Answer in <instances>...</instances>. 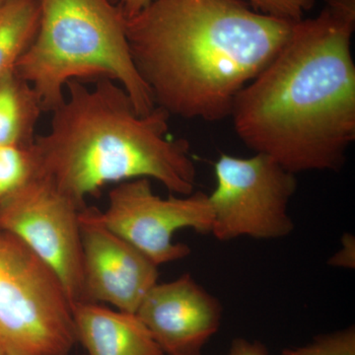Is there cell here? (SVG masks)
Here are the masks:
<instances>
[{"label": "cell", "mask_w": 355, "mask_h": 355, "mask_svg": "<svg viewBox=\"0 0 355 355\" xmlns=\"http://www.w3.org/2000/svg\"><path fill=\"white\" fill-rule=\"evenodd\" d=\"M33 170L30 147L0 146V202L23 186Z\"/></svg>", "instance_id": "5bb4252c"}, {"label": "cell", "mask_w": 355, "mask_h": 355, "mask_svg": "<svg viewBox=\"0 0 355 355\" xmlns=\"http://www.w3.org/2000/svg\"><path fill=\"white\" fill-rule=\"evenodd\" d=\"M89 216L137 248L155 265L182 260L191 254L183 243L173 241L175 233L191 228L210 233L212 210L209 195L193 191L188 196L163 198L156 195L150 180H130L110 191L108 207H87Z\"/></svg>", "instance_id": "ba28073f"}, {"label": "cell", "mask_w": 355, "mask_h": 355, "mask_svg": "<svg viewBox=\"0 0 355 355\" xmlns=\"http://www.w3.org/2000/svg\"><path fill=\"white\" fill-rule=\"evenodd\" d=\"M294 23L244 0H153L125 18V32L155 107L218 121L229 118L238 93L277 55Z\"/></svg>", "instance_id": "7a4b0ae2"}, {"label": "cell", "mask_w": 355, "mask_h": 355, "mask_svg": "<svg viewBox=\"0 0 355 355\" xmlns=\"http://www.w3.org/2000/svg\"><path fill=\"white\" fill-rule=\"evenodd\" d=\"M83 209L34 170L23 186L0 202V229L50 266L72 307L83 301Z\"/></svg>", "instance_id": "52a82bcc"}, {"label": "cell", "mask_w": 355, "mask_h": 355, "mask_svg": "<svg viewBox=\"0 0 355 355\" xmlns=\"http://www.w3.org/2000/svg\"><path fill=\"white\" fill-rule=\"evenodd\" d=\"M113 1L114 2V3L118 4V0H113Z\"/></svg>", "instance_id": "603a6c76"}, {"label": "cell", "mask_w": 355, "mask_h": 355, "mask_svg": "<svg viewBox=\"0 0 355 355\" xmlns=\"http://www.w3.org/2000/svg\"><path fill=\"white\" fill-rule=\"evenodd\" d=\"M50 130L30 146L34 172L85 209L86 198L112 183L155 180L176 196L195 191L197 169L188 142L170 139V114L155 107L137 112L111 79L67 84L64 102L51 112Z\"/></svg>", "instance_id": "3957f363"}, {"label": "cell", "mask_w": 355, "mask_h": 355, "mask_svg": "<svg viewBox=\"0 0 355 355\" xmlns=\"http://www.w3.org/2000/svg\"><path fill=\"white\" fill-rule=\"evenodd\" d=\"M38 95L15 70L0 79V146L30 147L43 113Z\"/></svg>", "instance_id": "7c38bea8"}, {"label": "cell", "mask_w": 355, "mask_h": 355, "mask_svg": "<svg viewBox=\"0 0 355 355\" xmlns=\"http://www.w3.org/2000/svg\"><path fill=\"white\" fill-rule=\"evenodd\" d=\"M329 265L336 268H349L355 266V238L352 234H345L342 238V248L329 260Z\"/></svg>", "instance_id": "e0dca14e"}, {"label": "cell", "mask_w": 355, "mask_h": 355, "mask_svg": "<svg viewBox=\"0 0 355 355\" xmlns=\"http://www.w3.org/2000/svg\"><path fill=\"white\" fill-rule=\"evenodd\" d=\"M135 314L166 355H202L218 331L222 306L189 273L155 284Z\"/></svg>", "instance_id": "30bf717a"}, {"label": "cell", "mask_w": 355, "mask_h": 355, "mask_svg": "<svg viewBox=\"0 0 355 355\" xmlns=\"http://www.w3.org/2000/svg\"><path fill=\"white\" fill-rule=\"evenodd\" d=\"M282 355H355V328L317 336L303 347L282 350Z\"/></svg>", "instance_id": "9a60e30c"}, {"label": "cell", "mask_w": 355, "mask_h": 355, "mask_svg": "<svg viewBox=\"0 0 355 355\" xmlns=\"http://www.w3.org/2000/svg\"><path fill=\"white\" fill-rule=\"evenodd\" d=\"M259 12L287 21L302 20L314 0H244Z\"/></svg>", "instance_id": "2e32d148"}, {"label": "cell", "mask_w": 355, "mask_h": 355, "mask_svg": "<svg viewBox=\"0 0 355 355\" xmlns=\"http://www.w3.org/2000/svg\"><path fill=\"white\" fill-rule=\"evenodd\" d=\"M36 35L15 65L38 95L44 112L57 109L69 81L111 79L137 112L150 113L153 95L133 62L125 16L113 0H38Z\"/></svg>", "instance_id": "277c9868"}, {"label": "cell", "mask_w": 355, "mask_h": 355, "mask_svg": "<svg viewBox=\"0 0 355 355\" xmlns=\"http://www.w3.org/2000/svg\"><path fill=\"white\" fill-rule=\"evenodd\" d=\"M83 252V301L106 303L135 314L158 282V266L137 248L80 212Z\"/></svg>", "instance_id": "9c48e42d"}, {"label": "cell", "mask_w": 355, "mask_h": 355, "mask_svg": "<svg viewBox=\"0 0 355 355\" xmlns=\"http://www.w3.org/2000/svg\"><path fill=\"white\" fill-rule=\"evenodd\" d=\"M8 1H10V0H0V8H1L2 6H6Z\"/></svg>", "instance_id": "44dd1931"}, {"label": "cell", "mask_w": 355, "mask_h": 355, "mask_svg": "<svg viewBox=\"0 0 355 355\" xmlns=\"http://www.w3.org/2000/svg\"><path fill=\"white\" fill-rule=\"evenodd\" d=\"M151 1L153 0H118V6H120L123 15L128 18L139 13Z\"/></svg>", "instance_id": "d6986e66"}, {"label": "cell", "mask_w": 355, "mask_h": 355, "mask_svg": "<svg viewBox=\"0 0 355 355\" xmlns=\"http://www.w3.org/2000/svg\"><path fill=\"white\" fill-rule=\"evenodd\" d=\"M72 314L86 355H166L137 314L90 302L73 305Z\"/></svg>", "instance_id": "8fae6325"}, {"label": "cell", "mask_w": 355, "mask_h": 355, "mask_svg": "<svg viewBox=\"0 0 355 355\" xmlns=\"http://www.w3.org/2000/svg\"><path fill=\"white\" fill-rule=\"evenodd\" d=\"M228 355H268V349L260 342H250L245 338H236L231 345Z\"/></svg>", "instance_id": "ac0fdd59"}, {"label": "cell", "mask_w": 355, "mask_h": 355, "mask_svg": "<svg viewBox=\"0 0 355 355\" xmlns=\"http://www.w3.org/2000/svg\"><path fill=\"white\" fill-rule=\"evenodd\" d=\"M7 355H19V354H9V352H7Z\"/></svg>", "instance_id": "7402d4cb"}, {"label": "cell", "mask_w": 355, "mask_h": 355, "mask_svg": "<svg viewBox=\"0 0 355 355\" xmlns=\"http://www.w3.org/2000/svg\"><path fill=\"white\" fill-rule=\"evenodd\" d=\"M0 355H7V352L1 343H0Z\"/></svg>", "instance_id": "ffe728a7"}, {"label": "cell", "mask_w": 355, "mask_h": 355, "mask_svg": "<svg viewBox=\"0 0 355 355\" xmlns=\"http://www.w3.org/2000/svg\"><path fill=\"white\" fill-rule=\"evenodd\" d=\"M38 0H10L0 8V79L15 69L38 29Z\"/></svg>", "instance_id": "4fadbf2b"}, {"label": "cell", "mask_w": 355, "mask_h": 355, "mask_svg": "<svg viewBox=\"0 0 355 355\" xmlns=\"http://www.w3.org/2000/svg\"><path fill=\"white\" fill-rule=\"evenodd\" d=\"M238 93L229 118L256 153L293 174L338 171L355 140V0H324Z\"/></svg>", "instance_id": "6da1fadb"}, {"label": "cell", "mask_w": 355, "mask_h": 355, "mask_svg": "<svg viewBox=\"0 0 355 355\" xmlns=\"http://www.w3.org/2000/svg\"><path fill=\"white\" fill-rule=\"evenodd\" d=\"M76 343L72 305L58 275L0 229V343L9 354L69 355Z\"/></svg>", "instance_id": "5b68a950"}, {"label": "cell", "mask_w": 355, "mask_h": 355, "mask_svg": "<svg viewBox=\"0 0 355 355\" xmlns=\"http://www.w3.org/2000/svg\"><path fill=\"white\" fill-rule=\"evenodd\" d=\"M214 174L210 233L217 240L280 239L294 230L288 205L297 190L295 174L261 153L248 158L221 154Z\"/></svg>", "instance_id": "8992f818"}]
</instances>
